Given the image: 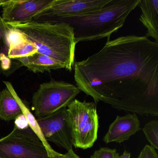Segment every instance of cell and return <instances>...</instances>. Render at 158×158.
Segmentation results:
<instances>
[{"mask_svg": "<svg viewBox=\"0 0 158 158\" xmlns=\"http://www.w3.org/2000/svg\"><path fill=\"white\" fill-rule=\"evenodd\" d=\"M54 0H8L2 5V20L6 23H26L49 8Z\"/></svg>", "mask_w": 158, "mask_h": 158, "instance_id": "9c48e42d", "label": "cell"}, {"mask_svg": "<svg viewBox=\"0 0 158 158\" xmlns=\"http://www.w3.org/2000/svg\"><path fill=\"white\" fill-rule=\"evenodd\" d=\"M8 0H0V6H2L7 2Z\"/></svg>", "mask_w": 158, "mask_h": 158, "instance_id": "cb8c5ba5", "label": "cell"}, {"mask_svg": "<svg viewBox=\"0 0 158 158\" xmlns=\"http://www.w3.org/2000/svg\"><path fill=\"white\" fill-rule=\"evenodd\" d=\"M146 138L154 149H158V122L152 120L145 125L142 129Z\"/></svg>", "mask_w": 158, "mask_h": 158, "instance_id": "e0dca14e", "label": "cell"}, {"mask_svg": "<svg viewBox=\"0 0 158 158\" xmlns=\"http://www.w3.org/2000/svg\"><path fill=\"white\" fill-rule=\"evenodd\" d=\"M80 91L77 86L63 81L52 79L41 84L32 98V110L36 119L67 108Z\"/></svg>", "mask_w": 158, "mask_h": 158, "instance_id": "5b68a950", "label": "cell"}, {"mask_svg": "<svg viewBox=\"0 0 158 158\" xmlns=\"http://www.w3.org/2000/svg\"><path fill=\"white\" fill-rule=\"evenodd\" d=\"M118 155L116 149L101 148L94 152L90 158H116Z\"/></svg>", "mask_w": 158, "mask_h": 158, "instance_id": "ac0fdd59", "label": "cell"}, {"mask_svg": "<svg viewBox=\"0 0 158 158\" xmlns=\"http://www.w3.org/2000/svg\"><path fill=\"white\" fill-rule=\"evenodd\" d=\"M81 158L75 153L73 149L70 150L64 154H61L60 156L54 158Z\"/></svg>", "mask_w": 158, "mask_h": 158, "instance_id": "7402d4cb", "label": "cell"}, {"mask_svg": "<svg viewBox=\"0 0 158 158\" xmlns=\"http://www.w3.org/2000/svg\"><path fill=\"white\" fill-rule=\"evenodd\" d=\"M14 121L15 128L23 130V129H27L29 127L28 121L23 114L17 116Z\"/></svg>", "mask_w": 158, "mask_h": 158, "instance_id": "ffe728a7", "label": "cell"}, {"mask_svg": "<svg viewBox=\"0 0 158 158\" xmlns=\"http://www.w3.org/2000/svg\"><path fill=\"white\" fill-rule=\"evenodd\" d=\"M3 83L6 85V88L10 90V92L12 94L13 96H14L15 98L18 102V104L22 110V113L25 115L28 121L29 127L43 142L47 151H48L49 157V158H54V157L60 156L61 153H59L56 151L54 150L52 148L48 142L45 139L43 133L40 129V127L38 123L36 118L34 116V114H32L31 111L26 105L25 103L23 102V100L18 96L11 83L8 82V81H4Z\"/></svg>", "mask_w": 158, "mask_h": 158, "instance_id": "4fadbf2b", "label": "cell"}, {"mask_svg": "<svg viewBox=\"0 0 158 158\" xmlns=\"http://www.w3.org/2000/svg\"><path fill=\"white\" fill-rule=\"evenodd\" d=\"M0 158H49L48 151L39 137L30 127L14 128L0 139Z\"/></svg>", "mask_w": 158, "mask_h": 158, "instance_id": "8992f818", "label": "cell"}, {"mask_svg": "<svg viewBox=\"0 0 158 158\" xmlns=\"http://www.w3.org/2000/svg\"></svg>", "mask_w": 158, "mask_h": 158, "instance_id": "d4e9b609", "label": "cell"}, {"mask_svg": "<svg viewBox=\"0 0 158 158\" xmlns=\"http://www.w3.org/2000/svg\"><path fill=\"white\" fill-rule=\"evenodd\" d=\"M9 29V25L2 20L1 16L0 15V45L5 40L6 34Z\"/></svg>", "mask_w": 158, "mask_h": 158, "instance_id": "44dd1931", "label": "cell"}, {"mask_svg": "<svg viewBox=\"0 0 158 158\" xmlns=\"http://www.w3.org/2000/svg\"><path fill=\"white\" fill-rule=\"evenodd\" d=\"M9 49L5 39L0 45V72L6 76H9L23 66L18 60L9 57Z\"/></svg>", "mask_w": 158, "mask_h": 158, "instance_id": "9a60e30c", "label": "cell"}, {"mask_svg": "<svg viewBox=\"0 0 158 158\" xmlns=\"http://www.w3.org/2000/svg\"><path fill=\"white\" fill-rule=\"evenodd\" d=\"M111 0H54L52 5L38 15L34 19L42 17L54 20L77 17L101 10Z\"/></svg>", "mask_w": 158, "mask_h": 158, "instance_id": "52a82bcc", "label": "cell"}, {"mask_svg": "<svg viewBox=\"0 0 158 158\" xmlns=\"http://www.w3.org/2000/svg\"><path fill=\"white\" fill-rule=\"evenodd\" d=\"M141 10L139 21L147 30L145 36L158 42V0H140Z\"/></svg>", "mask_w": 158, "mask_h": 158, "instance_id": "8fae6325", "label": "cell"}, {"mask_svg": "<svg viewBox=\"0 0 158 158\" xmlns=\"http://www.w3.org/2000/svg\"><path fill=\"white\" fill-rule=\"evenodd\" d=\"M23 114L18 102L7 88L0 91V120H15Z\"/></svg>", "mask_w": 158, "mask_h": 158, "instance_id": "5bb4252c", "label": "cell"}, {"mask_svg": "<svg viewBox=\"0 0 158 158\" xmlns=\"http://www.w3.org/2000/svg\"><path fill=\"white\" fill-rule=\"evenodd\" d=\"M140 0H111L101 10L77 17L53 20L68 24L73 28L76 43L110 38L123 26Z\"/></svg>", "mask_w": 158, "mask_h": 158, "instance_id": "3957f363", "label": "cell"}, {"mask_svg": "<svg viewBox=\"0 0 158 158\" xmlns=\"http://www.w3.org/2000/svg\"><path fill=\"white\" fill-rule=\"evenodd\" d=\"M66 112L73 146L84 149L91 148L98 139L99 127L96 103L74 99Z\"/></svg>", "mask_w": 158, "mask_h": 158, "instance_id": "277c9868", "label": "cell"}, {"mask_svg": "<svg viewBox=\"0 0 158 158\" xmlns=\"http://www.w3.org/2000/svg\"><path fill=\"white\" fill-rule=\"evenodd\" d=\"M37 49L31 42L27 40L23 43L10 48L8 55L11 59H16L27 57L37 52Z\"/></svg>", "mask_w": 158, "mask_h": 158, "instance_id": "2e32d148", "label": "cell"}, {"mask_svg": "<svg viewBox=\"0 0 158 158\" xmlns=\"http://www.w3.org/2000/svg\"><path fill=\"white\" fill-rule=\"evenodd\" d=\"M37 120L47 141L52 142L67 151L73 149L66 108H63L51 115Z\"/></svg>", "mask_w": 158, "mask_h": 158, "instance_id": "ba28073f", "label": "cell"}, {"mask_svg": "<svg viewBox=\"0 0 158 158\" xmlns=\"http://www.w3.org/2000/svg\"><path fill=\"white\" fill-rule=\"evenodd\" d=\"M131 153L127 151H125L123 154L121 156L118 155L116 158H130Z\"/></svg>", "mask_w": 158, "mask_h": 158, "instance_id": "603a6c76", "label": "cell"}, {"mask_svg": "<svg viewBox=\"0 0 158 158\" xmlns=\"http://www.w3.org/2000/svg\"><path fill=\"white\" fill-rule=\"evenodd\" d=\"M140 129V121L135 114L128 113L123 116L117 115L110 125L103 141L106 144L113 142L122 143L128 140Z\"/></svg>", "mask_w": 158, "mask_h": 158, "instance_id": "30bf717a", "label": "cell"}, {"mask_svg": "<svg viewBox=\"0 0 158 158\" xmlns=\"http://www.w3.org/2000/svg\"><path fill=\"white\" fill-rule=\"evenodd\" d=\"M7 24L21 32L36 48L38 52L59 61L67 71L73 70L77 43L73 28L68 24L32 21Z\"/></svg>", "mask_w": 158, "mask_h": 158, "instance_id": "7a4b0ae2", "label": "cell"}, {"mask_svg": "<svg viewBox=\"0 0 158 158\" xmlns=\"http://www.w3.org/2000/svg\"><path fill=\"white\" fill-rule=\"evenodd\" d=\"M77 86L96 103L158 115V42L144 36L107 38L103 48L75 63Z\"/></svg>", "mask_w": 158, "mask_h": 158, "instance_id": "6da1fadb", "label": "cell"}, {"mask_svg": "<svg viewBox=\"0 0 158 158\" xmlns=\"http://www.w3.org/2000/svg\"><path fill=\"white\" fill-rule=\"evenodd\" d=\"M20 62L23 66L34 73H43L50 72L51 70L65 69V66L59 61L36 52L27 57L16 59Z\"/></svg>", "mask_w": 158, "mask_h": 158, "instance_id": "7c38bea8", "label": "cell"}, {"mask_svg": "<svg viewBox=\"0 0 158 158\" xmlns=\"http://www.w3.org/2000/svg\"><path fill=\"white\" fill-rule=\"evenodd\" d=\"M137 158H158V154L154 148L151 146L146 145Z\"/></svg>", "mask_w": 158, "mask_h": 158, "instance_id": "d6986e66", "label": "cell"}]
</instances>
